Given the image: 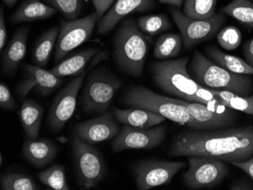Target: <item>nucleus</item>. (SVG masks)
<instances>
[{
  "instance_id": "obj_1",
  "label": "nucleus",
  "mask_w": 253,
  "mask_h": 190,
  "mask_svg": "<svg viewBox=\"0 0 253 190\" xmlns=\"http://www.w3.org/2000/svg\"><path fill=\"white\" fill-rule=\"evenodd\" d=\"M169 154L173 157L206 156L231 164L242 162L253 156V126L178 133Z\"/></svg>"
},
{
  "instance_id": "obj_2",
  "label": "nucleus",
  "mask_w": 253,
  "mask_h": 190,
  "mask_svg": "<svg viewBox=\"0 0 253 190\" xmlns=\"http://www.w3.org/2000/svg\"><path fill=\"white\" fill-rule=\"evenodd\" d=\"M189 58L166 59L151 65L156 86L166 94L185 101L206 103L216 99L211 89L197 83L189 73Z\"/></svg>"
},
{
  "instance_id": "obj_3",
  "label": "nucleus",
  "mask_w": 253,
  "mask_h": 190,
  "mask_svg": "<svg viewBox=\"0 0 253 190\" xmlns=\"http://www.w3.org/2000/svg\"><path fill=\"white\" fill-rule=\"evenodd\" d=\"M149 50V41L133 18L122 21L113 40L114 62L125 75L140 77Z\"/></svg>"
},
{
  "instance_id": "obj_4",
  "label": "nucleus",
  "mask_w": 253,
  "mask_h": 190,
  "mask_svg": "<svg viewBox=\"0 0 253 190\" xmlns=\"http://www.w3.org/2000/svg\"><path fill=\"white\" fill-rule=\"evenodd\" d=\"M188 71L197 83L209 89H222L244 96H250L253 90L250 75L229 72L197 50L193 53Z\"/></svg>"
},
{
  "instance_id": "obj_5",
  "label": "nucleus",
  "mask_w": 253,
  "mask_h": 190,
  "mask_svg": "<svg viewBox=\"0 0 253 190\" xmlns=\"http://www.w3.org/2000/svg\"><path fill=\"white\" fill-rule=\"evenodd\" d=\"M122 101L126 106L151 111L192 130H203L200 123L179 103L178 99L158 94L141 85L129 88L122 97Z\"/></svg>"
},
{
  "instance_id": "obj_6",
  "label": "nucleus",
  "mask_w": 253,
  "mask_h": 190,
  "mask_svg": "<svg viewBox=\"0 0 253 190\" xmlns=\"http://www.w3.org/2000/svg\"><path fill=\"white\" fill-rule=\"evenodd\" d=\"M72 152L78 184L82 190L97 187L106 174V164L101 153L93 145L74 135Z\"/></svg>"
},
{
  "instance_id": "obj_7",
  "label": "nucleus",
  "mask_w": 253,
  "mask_h": 190,
  "mask_svg": "<svg viewBox=\"0 0 253 190\" xmlns=\"http://www.w3.org/2000/svg\"><path fill=\"white\" fill-rule=\"evenodd\" d=\"M121 86L120 79L109 71L95 70L89 75L82 93L84 110L86 113H106Z\"/></svg>"
},
{
  "instance_id": "obj_8",
  "label": "nucleus",
  "mask_w": 253,
  "mask_h": 190,
  "mask_svg": "<svg viewBox=\"0 0 253 190\" xmlns=\"http://www.w3.org/2000/svg\"><path fill=\"white\" fill-rule=\"evenodd\" d=\"M188 166L183 180L189 190L212 188L219 184L229 173L224 161L206 156H188Z\"/></svg>"
},
{
  "instance_id": "obj_9",
  "label": "nucleus",
  "mask_w": 253,
  "mask_h": 190,
  "mask_svg": "<svg viewBox=\"0 0 253 190\" xmlns=\"http://www.w3.org/2000/svg\"><path fill=\"white\" fill-rule=\"evenodd\" d=\"M170 12L180 31L186 49H190L212 38L225 21V16L222 12L216 14L210 19L204 20L188 18L175 8H170Z\"/></svg>"
},
{
  "instance_id": "obj_10",
  "label": "nucleus",
  "mask_w": 253,
  "mask_h": 190,
  "mask_svg": "<svg viewBox=\"0 0 253 190\" xmlns=\"http://www.w3.org/2000/svg\"><path fill=\"white\" fill-rule=\"evenodd\" d=\"M99 20L96 12L74 21L62 20L55 47V62H60L69 52L89 40Z\"/></svg>"
},
{
  "instance_id": "obj_11",
  "label": "nucleus",
  "mask_w": 253,
  "mask_h": 190,
  "mask_svg": "<svg viewBox=\"0 0 253 190\" xmlns=\"http://www.w3.org/2000/svg\"><path fill=\"white\" fill-rule=\"evenodd\" d=\"M186 166L185 161L156 159L139 161L133 167L136 187L139 190H148L167 185Z\"/></svg>"
},
{
  "instance_id": "obj_12",
  "label": "nucleus",
  "mask_w": 253,
  "mask_h": 190,
  "mask_svg": "<svg viewBox=\"0 0 253 190\" xmlns=\"http://www.w3.org/2000/svg\"><path fill=\"white\" fill-rule=\"evenodd\" d=\"M179 99L192 117L200 123L203 130H214L231 127L235 124L237 114L235 110L220 103L217 99L206 103L189 102Z\"/></svg>"
},
{
  "instance_id": "obj_13",
  "label": "nucleus",
  "mask_w": 253,
  "mask_h": 190,
  "mask_svg": "<svg viewBox=\"0 0 253 190\" xmlns=\"http://www.w3.org/2000/svg\"><path fill=\"white\" fill-rule=\"evenodd\" d=\"M167 126L159 124L149 129L125 125L112 140L113 152L129 150H152L157 148L166 140Z\"/></svg>"
},
{
  "instance_id": "obj_14",
  "label": "nucleus",
  "mask_w": 253,
  "mask_h": 190,
  "mask_svg": "<svg viewBox=\"0 0 253 190\" xmlns=\"http://www.w3.org/2000/svg\"><path fill=\"white\" fill-rule=\"evenodd\" d=\"M85 74L86 72L73 78L54 98L46 119L49 129L54 133L62 131L67 122L73 116Z\"/></svg>"
},
{
  "instance_id": "obj_15",
  "label": "nucleus",
  "mask_w": 253,
  "mask_h": 190,
  "mask_svg": "<svg viewBox=\"0 0 253 190\" xmlns=\"http://www.w3.org/2000/svg\"><path fill=\"white\" fill-rule=\"evenodd\" d=\"M64 83V77H59L51 71H47L37 65L25 66V75L17 85V94L20 99H25L28 93L35 91L42 96H47L56 90Z\"/></svg>"
},
{
  "instance_id": "obj_16",
  "label": "nucleus",
  "mask_w": 253,
  "mask_h": 190,
  "mask_svg": "<svg viewBox=\"0 0 253 190\" xmlns=\"http://www.w3.org/2000/svg\"><path fill=\"white\" fill-rule=\"evenodd\" d=\"M119 130L112 114L106 112L96 118L77 124L75 127V135L85 143L93 145L113 140Z\"/></svg>"
},
{
  "instance_id": "obj_17",
  "label": "nucleus",
  "mask_w": 253,
  "mask_h": 190,
  "mask_svg": "<svg viewBox=\"0 0 253 190\" xmlns=\"http://www.w3.org/2000/svg\"><path fill=\"white\" fill-rule=\"evenodd\" d=\"M156 6L155 0H116L104 16L99 19L97 31L107 35L127 15L135 12H144Z\"/></svg>"
},
{
  "instance_id": "obj_18",
  "label": "nucleus",
  "mask_w": 253,
  "mask_h": 190,
  "mask_svg": "<svg viewBox=\"0 0 253 190\" xmlns=\"http://www.w3.org/2000/svg\"><path fill=\"white\" fill-rule=\"evenodd\" d=\"M30 28L22 27L15 31L2 54V72L6 76H13L26 55Z\"/></svg>"
},
{
  "instance_id": "obj_19",
  "label": "nucleus",
  "mask_w": 253,
  "mask_h": 190,
  "mask_svg": "<svg viewBox=\"0 0 253 190\" xmlns=\"http://www.w3.org/2000/svg\"><path fill=\"white\" fill-rule=\"evenodd\" d=\"M59 147L49 139H29L24 143L22 155L27 161L38 168L47 166L56 158Z\"/></svg>"
},
{
  "instance_id": "obj_20",
  "label": "nucleus",
  "mask_w": 253,
  "mask_h": 190,
  "mask_svg": "<svg viewBox=\"0 0 253 190\" xmlns=\"http://www.w3.org/2000/svg\"><path fill=\"white\" fill-rule=\"evenodd\" d=\"M113 113L118 122L136 128H151L163 124L166 120L163 116L140 108L125 109L116 108Z\"/></svg>"
},
{
  "instance_id": "obj_21",
  "label": "nucleus",
  "mask_w": 253,
  "mask_h": 190,
  "mask_svg": "<svg viewBox=\"0 0 253 190\" xmlns=\"http://www.w3.org/2000/svg\"><path fill=\"white\" fill-rule=\"evenodd\" d=\"M99 51L98 48H89L81 51L62 62H59L58 65L51 69V72L59 77L79 76L85 73V69L88 64L96 56Z\"/></svg>"
},
{
  "instance_id": "obj_22",
  "label": "nucleus",
  "mask_w": 253,
  "mask_h": 190,
  "mask_svg": "<svg viewBox=\"0 0 253 190\" xmlns=\"http://www.w3.org/2000/svg\"><path fill=\"white\" fill-rule=\"evenodd\" d=\"M56 9L40 0H27L11 15V23L18 24L47 19L57 13Z\"/></svg>"
},
{
  "instance_id": "obj_23",
  "label": "nucleus",
  "mask_w": 253,
  "mask_h": 190,
  "mask_svg": "<svg viewBox=\"0 0 253 190\" xmlns=\"http://www.w3.org/2000/svg\"><path fill=\"white\" fill-rule=\"evenodd\" d=\"M44 109L31 99H25L19 111V119L23 130L29 139H38L42 124Z\"/></svg>"
},
{
  "instance_id": "obj_24",
  "label": "nucleus",
  "mask_w": 253,
  "mask_h": 190,
  "mask_svg": "<svg viewBox=\"0 0 253 190\" xmlns=\"http://www.w3.org/2000/svg\"><path fill=\"white\" fill-rule=\"evenodd\" d=\"M59 28L53 27L41 35L34 45L32 60L37 66L45 68L49 63L54 46L59 37Z\"/></svg>"
},
{
  "instance_id": "obj_25",
  "label": "nucleus",
  "mask_w": 253,
  "mask_h": 190,
  "mask_svg": "<svg viewBox=\"0 0 253 190\" xmlns=\"http://www.w3.org/2000/svg\"><path fill=\"white\" fill-rule=\"evenodd\" d=\"M209 57L226 70L238 75H253V68L241 58L229 55L215 46L206 49Z\"/></svg>"
},
{
  "instance_id": "obj_26",
  "label": "nucleus",
  "mask_w": 253,
  "mask_h": 190,
  "mask_svg": "<svg viewBox=\"0 0 253 190\" xmlns=\"http://www.w3.org/2000/svg\"><path fill=\"white\" fill-rule=\"evenodd\" d=\"M183 39L178 34L168 33L161 35L155 43L153 55L159 60L173 59L181 52Z\"/></svg>"
},
{
  "instance_id": "obj_27",
  "label": "nucleus",
  "mask_w": 253,
  "mask_h": 190,
  "mask_svg": "<svg viewBox=\"0 0 253 190\" xmlns=\"http://www.w3.org/2000/svg\"><path fill=\"white\" fill-rule=\"evenodd\" d=\"M211 90L221 104L253 117V94L244 96L222 89H211Z\"/></svg>"
},
{
  "instance_id": "obj_28",
  "label": "nucleus",
  "mask_w": 253,
  "mask_h": 190,
  "mask_svg": "<svg viewBox=\"0 0 253 190\" xmlns=\"http://www.w3.org/2000/svg\"><path fill=\"white\" fill-rule=\"evenodd\" d=\"M217 0H184L183 13L193 19H210L216 15Z\"/></svg>"
},
{
  "instance_id": "obj_29",
  "label": "nucleus",
  "mask_w": 253,
  "mask_h": 190,
  "mask_svg": "<svg viewBox=\"0 0 253 190\" xmlns=\"http://www.w3.org/2000/svg\"><path fill=\"white\" fill-rule=\"evenodd\" d=\"M221 12L230 15L246 26L253 28V2L252 0H233L221 8Z\"/></svg>"
},
{
  "instance_id": "obj_30",
  "label": "nucleus",
  "mask_w": 253,
  "mask_h": 190,
  "mask_svg": "<svg viewBox=\"0 0 253 190\" xmlns=\"http://www.w3.org/2000/svg\"><path fill=\"white\" fill-rule=\"evenodd\" d=\"M39 181L53 190H69L63 166L54 164L38 174Z\"/></svg>"
},
{
  "instance_id": "obj_31",
  "label": "nucleus",
  "mask_w": 253,
  "mask_h": 190,
  "mask_svg": "<svg viewBox=\"0 0 253 190\" xmlns=\"http://www.w3.org/2000/svg\"><path fill=\"white\" fill-rule=\"evenodd\" d=\"M136 21L140 31L149 37L156 36L168 31L171 27L169 18L163 14L139 17Z\"/></svg>"
},
{
  "instance_id": "obj_32",
  "label": "nucleus",
  "mask_w": 253,
  "mask_h": 190,
  "mask_svg": "<svg viewBox=\"0 0 253 190\" xmlns=\"http://www.w3.org/2000/svg\"><path fill=\"white\" fill-rule=\"evenodd\" d=\"M0 187L2 190H38L41 189L30 176L19 173H7L0 179Z\"/></svg>"
},
{
  "instance_id": "obj_33",
  "label": "nucleus",
  "mask_w": 253,
  "mask_h": 190,
  "mask_svg": "<svg viewBox=\"0 0 253 190\" xmlns=\"http://www.w3.org/2000/svg\"><path fill=\"white\" fill-rule=\"evenodd\" d=\"M47 2L60 12L67 21L78 19L82 11V0H47Z\"/></svg>"
},
{
  "instance_id": "obj_34",
  "label": "nucleus",
  "mask_w": 253,
  "mask_h": 190,
  "mask_svg": "<svg viewBox=\"0 0 253 190\" xmlns=\"http://www.w3.org/2000/svg\"><path fill=\"white\" fill-rule=\"evenodd\" d=\"M217 40L223 49L234 50L241 43L242 35L238 28L234 26H229L221 30L217 34Z\"/></svg>"
},
{
  "instance_id": "obj_35",
  "label": "nucleus",
  "mask_w": 253,
  "mask_h": 190,
  "mask_svg": "<svg viewBox=\"0 0 253 190\" xmlns=\"http://www.w3.org/2000/svg\"><path fill=\"white\" fill-rule=\"evenodd\" d=\"M0 107L3 110L15 111L17 108L16 103L13 96L10 91L6 83L1 82L0 83Z\"/></svg>"
},
{
  "instance_id": "obj_36",
  "label": "nucleus",
  "mask_w": 253,
  "mask_h": 190,
  "mask_svg": "<svg viewBox=\"0 0 253 190\" xmlns=\"http://www.w3.org/2000/svg\"><path fill=\"white\" fill-rule=\"evenodd\" d=\"M116 0H92L99 19L104 16Z\"/></svg>"
},
{
  "instance_id": "obj_37",
  "label": "nucleus",
  "mask_w": 253,
  "mask_h": 190,
  "mask_svg": "<svg viewBox=\"0 0 253 190\" xmlns=\"http://www.w3.org/2000/svg\"><path fill=\"white\" fill-rule=\"evenodd\" d=\"M7 39V30L4 18L3 9L0 11V51L2 52Z\"/></svg>"
},
{
  "instance_id": "obj_38",
  "label": "nucleus",
  "mask_w": 253,
  "mask_h": 190,
  "mask_svg": "<svg viewBox=\"0 0 253 190\" xmlns=\"http://www.w3.org/2000/svg\"><path fill=\"white\" fill-rule=\"evenodd\" d=\"M233 164L236 166V167L240 168L242 171H244L251 178L253 182V156L250 159L247 160V161H242V162L234 163Z\"/></svg>"
},
{
  "instance_id": "obj_39",
  "label": "nucleus",
  "mask_w": 253,
  "mask_h": 190,
  "mask_svg": "<svg viewBox=\"0 0 253 190\" xmlns=\"http://www.w3.org/2000/svg\"><path fill=\"white\" fill-rule=\"evenodd\" d=\"M244 52L246 62L253 68V38L246 42Z\"/></svg>"
},
{
  "instance_id": "obj_40",
  "label": "nucleus",
  "mask_w": 253,
  "mask_h": 190,
  "mask_svg": "<svg viewBox=\"0 0 253 190\" xmlns=\"http://www.w3.org/2000/svg\"><path fill=\"white\" fill-rule=\"evenodd\" d=\"M230 190H253V186L250 184V183L247 182L246 181H235L231 184L230 187Z\"/></svg>"
},
{
  "instance_id": "obj_41",
  "label": "nucleus",
  "mask_w": 253,
  "mask_h": 190,
  "mask_svg": "<svg viewBox=\"0 0 253 190\" xmlns=\"http://www.w3.org/2000/svg\"><path fill=\"white\" fill-rule=\"evenodd\" d=\"M161 3L167 4V5H173V6L180 8L183 5L184 0H158Z\"/></svg>"
},
{
  "instance_id": "obj_42",
  "label": "nucleus",
  "mask_w": 253,
  "mask_h": 190,
  "mask_svg": "<svg viewBox=\"0 0 253 190\" xmlns=\"http://www.w3.org/2000/svg\"><path fill=\"white\" fill-rule=\"evenodd\" d=\"M18 0H2V2L8 7L13 6Z\"/></svg>"
},
{
  "instance_id": "obj_43",
  "label": "nucleus",
  "mask_w": 253,
  "mask_h": 190,
  "mask_svg": "<svg viewBox=\"0 0 253 190\" xmlns=\"http://www.w3.org/2000/svg\"><path fill=\"white\" fill-rule=\"evenodd\" d=\"M0 158H1V165H2V154H1V156H0Z\"/></svg>"
},
{
  "instance_id": "obj_44",
  "label": "nucleus",
  "mask_w": 253,
  "mask_h": 190,
  "mask_svg": "<svg viewBox=\"0 0 253 190\" xmlns=\"http://www.w3.org/2000/svg\"><path fill=\"white\" fill-rule=\"evenodd\" d=\"M252 1H253V0H252Z\"/></svg>"
}]
</instances>
